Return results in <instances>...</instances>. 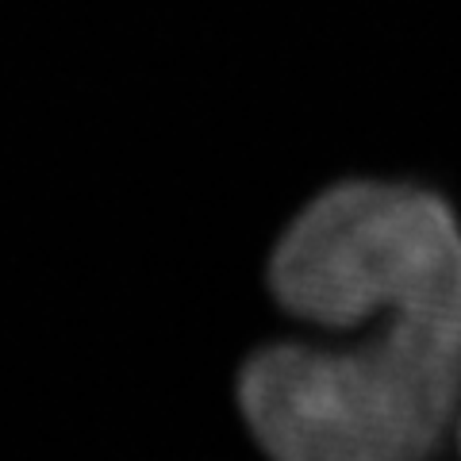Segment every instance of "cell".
<instances>
[{
    "label": "cell",
    "mask_w": 461,
    "mask_h": 461,
    "mask_svg": "<svg viewBox=\"0 0 461 461\" xmlns=\"http://www.w3.org/2000/svg\"><path fill=\"white\" fill-rule=\"evenodd\" d=\"M308 323H362L342 350L269 346L239 381L273 461H430L461 400V227L415 185H335L293 220L269 269Z\"/></svg>",
    "instance_id": "6da1fadb"
}]
</instances>
